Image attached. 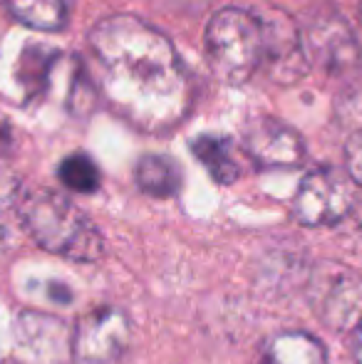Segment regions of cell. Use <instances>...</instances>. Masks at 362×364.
<instances>
[{
  "instance_id": "1",
  "label": "cell",
  "mask_w": 362,
  "mask_h": 364,
  "mask_svg": "<svg viewBox=\"0 0 362 364\" xmlns=\"http://www.w3.org/2000/svg\"><path fill=\"white\" fill-rule=\"evenodd\" d=\"M102 92L117 114L144 132H166L186 117L191 85L171 43L134 15H110L90 33Z\"/></svg>"
},
{
  "instance_id": "2",
  "label": "cell",
  "mask_w": 362,
  "mask_h": 364,
  "mask_svg": "<svg viewBox=\"0 0 362 364\" xmlns=\"http://www.w3.org/2000/svg\"><path fill=\"white\" fill-rule=\"evenodd\" d=\"M20 216L35 243L75 263H95L105 253L100 228L70 198L40 188L20 201Z\"/></svg>"
},
{
  "instance_id": "3",
  "label": "cell",
  "mask_w": 362,
  "mask_h": 364,
  "mask_svg": "<svg viewBox=\"0 0 362 364\" xmlns=\"http://www.w3.org/2000/svg\"><path fill=\"white\" fill-rule=\"evenodd\" d=\"M261 20L253 10L223 8L208 20L206 60L228 85H243L261 70Z\"/></svg>"
},
{
  "instance_id": "4",
  "label": "cell",
  "mask_w": 362,
  "mask_h": 364,
  "mask_svg": "<svg viewBox=\"0 0 362 364\" xmlns=\"http://www.w3.org/2000/svg\"><path fill=\"white\" fill-rule=\"evenodd\" d=\"M303 43L308 60L335 80H348L362 68V48L348 20L333 8H313L303 20Z\"/></svg>"
},
{
  "instance_id": "5",
  "label": "cell",
  "mask_w": 362,
  "mask_h": 364,
  "mask_svg": "<svg viewBox=\"0 0 362 364\" xmlns=\"http://www.w3.org/2000/svg\"><path fill=\"white\" fill-rule=\"evenodd\" d=\"M308 300L330 330H350L362 320V278L348 265L320 263L310 273Z\"/></svg>"
},
{
  "instance_id": "6",
  "label": "cell",
  "mask_w": 362,
  "mask_h": 364,
  "mask_svg": "<svg viewBox=\"0 0 362 364\" xmlns=\"http://www.w3.org/2000/svg\"><path fill=\"white\" fill-rule=\"evenodd\" d=\"M253 13L261 20V68L280 85H293V82L303 80L310 70V60L305 53L300 25L288 13L271 8V5H263Z\"/></svg>"
},
{
  "instance_id": "7",
  "label": "cell",
  "mask_w": 362,
  "mask_h": 364,
  "mask_svg": "<svg viewBox=\"0 0 362 364\" xmlns=\"http://www.w3.org/2000/svg\"><path fill=\"white\" fill-rule=\"evenodd\" d=\"M353 203L355 188L350 173L325 166L300 181L293 198V216L303 225H333L348 216Z\"/></svg>"
},
{
  "instance_id": "8",
  "label": "cell",
  "mask_w": 362,
  "mask_h": 364,
  "mask_svg": "<svg viewBox=\"0 0 362 364\" xmlns=\"http://www.w3.org/2000/svg\"><path fill=\"white\" fill-rule=\"evenodd\" d=\"M132 340L129 317L119 307H95L73 332L75 360L85 364H110L119 360Z\"/></svg>"
},
{
  "instance_id": "9",
  "label": "cell",
  "mask_w": 362,
  "mask_h": 364,
  "mask_svg": "<svg viewBox=\"0 0 362 364\" xmlns=\"http://www.w3.org/2000/svg\"><path fill=\"white\" fill-rule=\"evenodd\" d=\"M13 355L18 364H70L73 332L58 317L28 310L15 322Z\"/></svg>"
},
{
  "instance_id": "10",
  "label": "cell",
  "mask_w": 362,
  "mask_h": 364,
  "mask_svg": "<svg viewBox=\"0 0 362 364\" xmlns=\"http://www.w3.org/2000/svg\"><path fill=\"white\" fill-rule=\"evenodd\" d=\"M241 144L248 156L261 166L293 168L305 159V144L298 132L271 117H258L248 122Z\"/></svg>"
},
{
  "instance_id": "11",
  "label": "cell",
  "mask_w": 362,
  "mask_h": 364,
  "mask_svg": "<svg viewBox=\"0 0 362 364\" xmlns=\"http://www.w3.org/2000/svg\"><path fill=\"white\" fill-rule=\"evenodd\" d=\"M258 364H328L325 350L305 332H283L266 345Z\"/></svg>"
},
{
  "instance_id": "12",
  "label": "cell",
  "mask_w": 362,
  "mask_h": 364,
  "mask_svg": "<svg viewBox=\"0 0 362 364\" xmlns=\"http://www.w3.org/2000/svg\"><path fill=\"white\" fill-rule=\"evenodd\" d=\"M137 186L144 193L156 198L174 196L181 186V168L174 159L161 156V154H147L137 161L134 168Z\"/></svg>"
},
{
  "instance_id": "13",
  "label": "cell",
  "mask_w": 362,
  "mask_h": 364,
  "mask_svg": "<svg viewBox=\"0 0 362 364\" xmlns=\"http://www.w3.org/2000/svg\"><path fill=\"white\" fill-rule=\"evenodd\" d=\"M191 151L218 183H233L241 176V166H238L236 156H233L228 139H223V136H196L191 141Z\"/></svg>"
},
{
  "instance_id": "14",
  "label": "cell",
  "mask_w": 362,
  "mask_h": 364,
  "mask_svg": "<svg viewBox=\"0 0 362 364\" xmlns=\"http://www.w3.org/2000/svg\"><path fill=\"white\" fill-rule=\"evenodd\" d=\"M5 5L15 20L33 30H43V33H55L65 28V20H68L63 0H5Z\"/></svg>"
},
{
  "instance_id": "15",
  "label": "cell",
  "mask_w": 362,
  "mask_h": 364,
  "mask_svg": "<svg viewBox=\"0 0 362 364\" xmlns=\"http://www.w3.org/2000/svg\"><path fill=\"white\" fill-rule=\"evenodd\" d=\"M58 176L65 186L80 193H95L102 183L100 168L87 154H73V156L65 159L58 168Z\"/></svg>"
},
{
  "instance_id": "16",
  "label": "cell",
  "mask_w": 362,
  "mask_h": 364,
  "mask_svg": "<svg viewBox=\"0 0 362 364\" xmlns=\"http://www.w3.org/2000/svg\"><path fill=\"white\" fill-rule=\"evenodd\" d=\"M23 201V181L8 168H0V213L20 206Z\"/></svg>"
},
{
  "instance_id": "17",
  "label": "cell",
  "mask_w": 362,
  "mask_h": 364,
  "mask_svg": "<svg viewBox=\"0 0 362 364\" xmlns=\"http://www.w3.org/2000/svg\"><path fill=\"white\" fill-rule=\"evenodd\" d=\"M345 166H348L350 178L362 186V129L355 132L345 144Z\"/></svg>"
},
{
  "instance_id": "18",
  "label": "cell",
  "mask_w": 362,
  "mask_h": 364,
  "mask_svg": "<svg viewBox=\"0 0 362 364\" xmlns=\"http://www.w3.org/2000/svg\"><path fill=\"white\" fill-rule=\"evenodd\" d=\"M15 149V134H13V127L0 117V156H8L13 154Z\"/></svg>"
},
{
  "instance_id": "19",
  "label": "cell",
  "mask_w": 362,
  "mask_h": 364,
  "mask_svg": "<svg viewBox=\"0 0 362 364\" xmlns=\"http://www.w3.org/2000/svg\"><path fill=\"white\" fill-rule=\"evenodd\" d=\"M355 357H358V362L362 364V325L358 330V340H355Z\"/></svg>"
},
{
  "instance_id": "20",
  "label": "cell",
  "mask_w": 362,
  "mask_h": 364,
  "mask_svg": "<svg viewBox=\"0 0 362 364\" xmlns=\"http://www.w3.org/2000/svg\"><path fill=\"white\" fill-rule=\"evenodd\" d=\"M360 15H362V3H360Z\"/></svg>"
}]
</instances>
